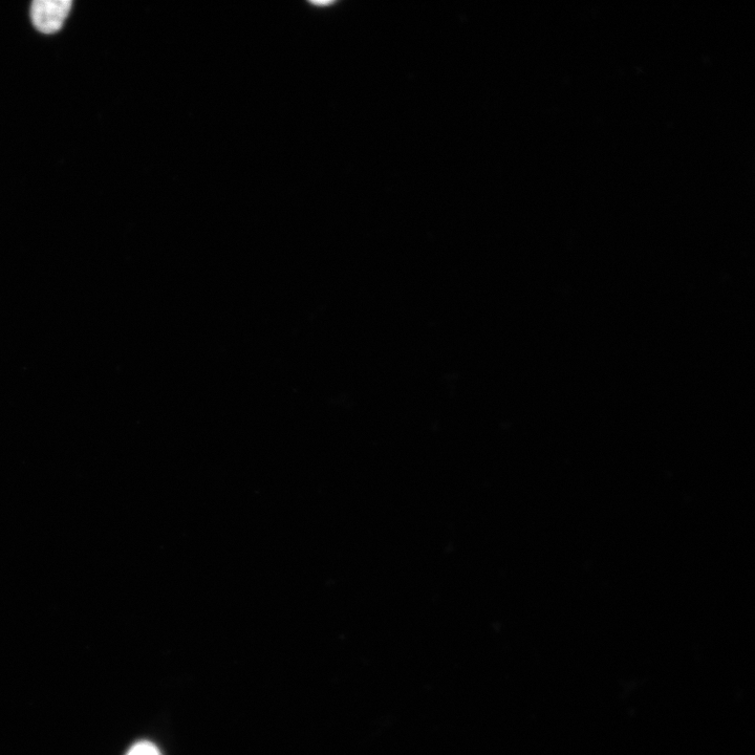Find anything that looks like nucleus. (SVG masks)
<instances>
[{
    "mask_svg": "<svg viewBox=\"0 0 755 755\" xmlns=\"http://www.w3.org/2000/svg\"><path fill=\"white\" fill-rule=\"evenodd\" d=\"M73 6L72 0H35L31 8L38 31L53 34L61 29Z\"/></svg>",
    "mask_w": 755,
    "mask_h": 755,
    "instance_id": "obj_1",
    "label": "nucleus"
},
{
    "mask_svg": "<svg viewBox=\"0 0 755 755\" xmlns=\"http://www.w3.org/2000/svg\"><path fill=\"white\" fill-rule=\"evenodd\" d=\"M126 755H161V753L154 744L141 742L132 747Z\"/></svg>",
    "mask_w": 755,
    "mask_h": 755,
    "instance_id": "obj_2",
    "label": "nucleus"
}]
</instances>
